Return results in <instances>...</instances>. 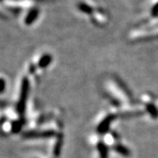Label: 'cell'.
<instances>
[{"instance_id": "1", "label": "cell", "mask_w": 158, "mask_h": 158, "mask_svg": "<svg viewBox=\"0 0 158 158\" xmlns=\"http://www.w3.org/2000/svg\"><path fill=\"white\" fill-rule=\"evenodd\" d=\"M130 39L139 40H148L158 37V27L152 31H135L130 34Z\"/></svg>"}, {"instance_id": "2", "label": "cell", "mask_w": 158, "mask_h": 158, "mask_svg": "<svg viewBox=\"0 0 158 158\" xmlns=\"http://www.w3.org/2000/svg\"><path fill=\"white\" fill-rule=\"evenodd\" d=\"M27 91H28V83H27V79H24V80H23L22 89H21L20 100H19V112H23V110H24L26 98L27 96Z\"/></svg>"}, {"instance_id": "3", "label": "cell", "mask_w": 158, "mask_h": 158, "mask_svg": "<svg viewBox=\"0 0 158 158\" xmlns=\"http://www.w3.org/2000/svg\"><path fill=\"white\" fill-rule=\"evenodd\" d=\"M112 118H113L112 117H107L106 118H105V120L102 122L101 124L99 125V127H98V131H99L100 133H104V132H106V131L108 129V127H109V124H110Z\"/></svg>"}, {"instance_id": "4", "label": "cell", "mask_w": 158, "mask_h": 158, "mask_svg": "<svg viewBox=\"0 0 158 158\" xmlns=\"http://www.w3.org/2000/svg\"><path fill=\"white\" fill-rule=\"evenodd\" d=\"M50 61H51L50 56H48V55H46V56H44L42 57V58L40 60V62H39L40 67H42V68H44V67H46L47 65H48V64H49Z\"/></svg>"}, {"instance_id": "5", "label": "cell", "mask_w": 158, "mask_h": 158, "mask_svg": "<svg viewBox=\"0 0 158 158\" xmlns=\"http://www.w3.org/2000/svg\"><path fill=\"white\" fill-rule=\"evenodd\" d=\"M98 149L100 150V153H101L100 158L107 157V151H106V148L105 147L103 144H99V145H98Z\"/></svg>"}, {"instance_id": "6", "label": "cell", "mask_w": 158, "mask_h": 158, "mask_svg": "<svg viewBox=\"0 0 158 158\" xmlns=\"http://www.w3.org/2000/svg\"><path fill=\"white\" fill-rule=\"evenodd\" d=\"M115 149L118 151V152H120L121 154H123L125 156H127L128 155V151L126 148L122 147V146H118V147L115 148Z\"/></svg>"}]
</instances>
